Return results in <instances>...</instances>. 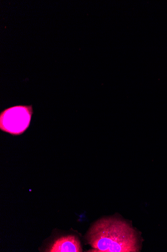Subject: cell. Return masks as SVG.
Listing matches in <instances>:
<instances>
[{"label": "cell", "instance_id": "obj_1", "mask_svg": "<svg viewBox=\"0 0 167 252\" xmlns=\"http://www.w3.org/2000/svg\"><path fill=\"white\" fill-rule=\"evenodd\" d=\"M86 240L89 252H137L139 240L134 229L126 221L115 218L102 219L90 228Z\"/></svg>", "mask_w": 167, "mask_h": 252}, {"label": "cell", "instance_id": "obj_2", "mask_svg": "<svg viewBox=\"0 0 167 252\" xmlns=\"http://www.w3.org/2000/svg\"><path fill=\"white\" fill-rule=\"evenodd\" d=\"M33 114L31 105H16L0 113V130L14 136L20 135L29 127Z\"/></svg>", "mask_w": 167, "mask_h": 252}, {"label": "cell", "instance_id": "obj_3", "mask_svg": "<svg viewBox=\"0 0 167 252\" xmlns=\"http://www.w3.org/2000/svg\"><path fill=\"white\" fill-rule=\"evenodd\" d=\"M46 252H81L82 249L79 239L75 236L70 235L58 239Z\"/></svg>", "mask_w": 167, "mask_h": 252}]
</instances>
